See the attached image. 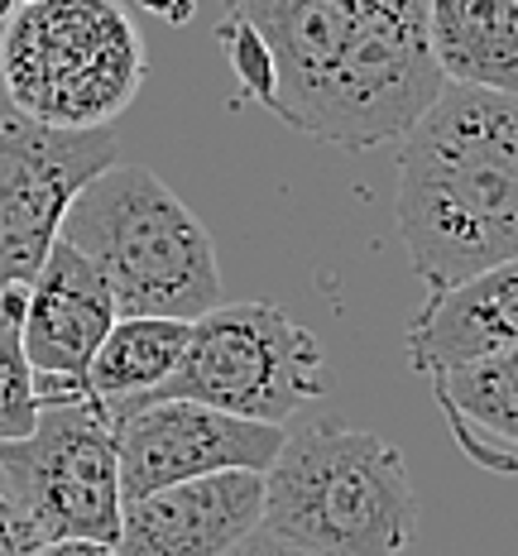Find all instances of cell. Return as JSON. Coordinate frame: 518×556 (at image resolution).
Masks as SVG:
<instances>
[{
    "label": "cell",
    "mask_w": 518,
    "mask_h": 556,
    "mask_svg": "<svg viewBox=\"0 0 518 556\" xmlns=\"http://www.w3.org/2000/svg\"><path fill=\"white\" fill-rule=\"evenodd\" d=\"M15 5H34V0H15Z\"/></svg>",
    "instance_id": "obj_23"
},
{
    "label": "cell",
    "mask_w": 518,
    "mask_h": 556,
    "mask_svg": "<svg viewBox=\"0 0 518 556\" xmlns=\"http://www.w3.org/2000/svg\"><path fill=\"white\" fill-rule=\"evenodd\" d=\"M222 556H321V552L298 547V542H288V538H279V532H269L260 523L255 532H245V538H240L230 552H222Z\"/></svg>",
    "instance_id": "obj_18"
},
{
    "label": "cell",
    "mask_w": 518,
    "mask_h": 556,
    "mask_svg": "<svg viewBox=\"0 0 518 556\" xmlns=\"http://www.w3.org/2000/svg\"><path fill=\"white\" fill-rule=\"evenodd\" d=\"M149 77L144 34L121 0H34L0 29V83L25 115L58 130H101Z\"/></svg>",
    "instance_id": "obj_5"
},
{
    "label": "cell",
    "mask_w": 518,
    "mask_h": 556,
    "mask_svg": "<svg viewBox=\"0 0 518 556\" xmlns=\"http://www.w3.org/2000/svg\"><path fill=\"white\" fill-rule=\"evenodd\" d=\"M115 317L121 312H115V298L101 283V274L58 236L43 254L39 274L29 278V303L25 321H20L39 408L87 399V365L97 345L106 341Z\"/></svg>",
    "instance_id": "obj_10"
},
{
    "label": "cell",
    "mask_w": 518,
    "mask_h": 556,
    "mask_svg": "<svg viewBox=\"0 0 518 556\" xmlns=\"http://www.w3.org/2000/svg\"><path fill=\"white\" fill-rule=\"evenodd\" d=\"M188 327L192 321L182 317H115L106 341L97 345V355L87 365V389L106 408L154 393L178 369Z\"/></svg>",
    "instance_id": "obj_15"
},
{
    "label": "cell",
    "mask_w": 518,
    "mask_h": 556,
    "mask_svg": "<svg viewBox=\"0 0 518 556\" xmlns=\"http://www.w3.org/2000/svg\"><path fill=\"white\" fill-rule=\"evenodd\" d=\"M264 475L260 470H216L198 480L164 484L154 494L125 500L115 556H222L245 532L260 528Z\"/></svg>",
    "instance_id": "obj_11"
},
{
    "label": "cell",
    "mask_w": 518,
    "mask_h": 556,
    "mask_svg": "<svg viewBox=\"0 0 518 556\" xmlns=\"http://www.w3.org/2000/svg\"><path fill=\"white\" fill-rule=\"evenodd\" d=\"M399 240L422 288L518 254V97L446 83L399 135Z\"/></svg>",
    "instance_id": "obj_2"
},
{
    "label": "cell",
    "mask_w": 518,
    "mask_h": 556,
    "mask_svg": "<svg viewBox=\"0 0 518 556\" xmlns=\"http://www.w3.org/2000/svg\"><path fill=\"white\" fill-rule=\"evenodd\" d=\"M115 159L121 144L111 125L58 130L0 97V288L39 274L67 202Z\"/></svg>",
    "instance_id": "obj_8"
},
{
    "label": "cell",
    "mask_w": 518,
    "mask_h": 556,
    "mask_svg": "<svg viewBox=\"0 0 518 556\" xmlns=\"http://www.w3.org/2000/svg\"><path fill=\"white\" fill-rule=\"evenodd\" d=\"M230 5H236V0H222V10H230Z\"/></svg>",
    "instance_id": "obj_22"
},
{
    "label": "cell",
    "mask_w": 518,
    "mask_h": 556,
    "mask_svg": "<svg viewBox=\"0 0 518 556\" xmlns=\"http://www.w3.org/2000/svg\"><path fill=\"white\" fill-rule=\"evenodd\" d=\"M432 393L476 466L518 475V345L432 375Z\"/></svg>",
    "instance_id": "obj_13"
},
{
    "label": "cell",
    "mask_w": 518,
    "mask_h": 556,
    "mask_svg": "<svg viewBox=\"0 0 518 556\" xmlns=\"http://www.w3.org/2000/svg\"><path fill=\"white\" fill-rule=\"evenodd\" d=\"M260 523L321 556H399L418 538V494L408 460L379 432L341 417L283 427L264 470Z\"/></svg>",
    "instance_id": "obj_3"
},
{
    "label": "cell",
    "mask_w": 518,
    "mask_h": 556,
    "mask_svg": "<svg viewBox=\"0 0 518 556\" xmlns=\"http://www.w3.org/2000/svg\"><path fill=\"white\" fill-rule=\"evenodd\" d=\"M58 236L101 283L121 317H202L222 303V264L212 230L144 164L101 168L67 202Z\"/></svg>",
    "instance_id": "obj_4"
},
{
    "label": "cell",
    "mask_w": 518,
    "mask_h": 556,
    "mask_svg": "<svg viewBox=\"0 0 518 556\" xmlns=\"http://www.w3.org/2000/svg\"><path fill=\"white\" fill-rule=\"evenodd\" d=\"M10 15H15V0H0V25H5Z\"/></svg>",
    "instance_id": "obj_21"
},
{
    "label": "cell",
    "mask_w": 518,
    "mask_h": 556,
    "mask_svg": "<svg viewBox=\"0 0 518 556\" xmlns=\"http://www.w3.org/2000/svg\"><path fill=\"white\" fill-rule=\"evenodd\" d=\"M121 437V500H140L164 484L216 470H269L283 427L206 408L192 399H154L115 417Z\"/></svg>",
    "instance_id": "obj_9"
},
{
    "label": "cell",
    "mask_w": 518,
    "mask_h": 556,
    "mask_svg": "<svg viewBox=\"0 0 518 556\" xmlns=\"http://www.w3.org/2000/svg\"><path fill=\"white\" fill-rule=\"evenodd\" d=\"M269 49L260 106L337 149H379L446 87L428 0H236Z\"/></svg>",
    "instance_id": "obj_1"
},
{
    "label": "cell",
    "mask_w": 518,
    "mask_h": 556,
    "mask_svg": "<svg viewBox=\"0 0 518 556\" xmlns=\"http://www.w3.org/2000/svg\"><path fill=\"white\" fill-rule=\"evenodd\" d=\"M144 15H159L164 25H192L198 15V0H135Z\"/></svg>",
    "instance_id": "obj_19"
},
{
    "label": "cell",
    "mask_w": 518,
    "mask_h": 556,
    "mask_svg": "<svg viewBox=\"0 0 518 556\" xmlns=\"http://www.w3.org/2000/svg\"><path fill=\"white\" fill-rule=\"evenodd\" d=\"M34 547H39V532H34L29 514L20 508L15 490L0 475V556H29Z\"/></svg>",
    "instance_id": "obj_17"
},
{
    "label": "cell",
    "mask_w": 518,
    "mask_h": 556,
    "mask_svg": "<svg viewBox=\"0 0 518 556\" xmlns=\"http://www.w3.org/2000/svg\"><path fill=\"white\" fill-rule=\"evenodd\" d=\"M25 303H29V283L0 288V442H15L39 422L34 369L25 361V341H20Z\"/></svg>",
    "instance_id": "obj_16"
},
{
    "label": "cell",
    "mask_w": 518,
    "mask_h": 556,
    "mask_svg": "<svg viewBox=\"0 0 518 556\" xmlns=\"http://www.w3.org/2000/svg\"><path fill=\"white\" fill-rule=\"evenodd\" d=\"M0 475L29 514L39 542H115L121 532V437L97 393L49 403L15 442H0Z\"/></svg>",
    "instance_id": "obj_7"
},
{
    "label": "cell",
    "mask_w": 518,
    "mask_h": 556,
    "mask_svg": "<svg viewBox=\"0 0 518 556\" xmlns=\"http://www.w3.org/2000/svg\"><path fill=\"white\" fill-rule=\"evenodd\" d=\"M29 556H115L106 542H83V538H63V542H39Z\"/></svg>",
    "instance_id": "obj_20"
},
{
    "label": "cell",
    "mask_w": 518,
    "mask_h": 556,
    "mask_svg": "<svg viewBox=\"0 0 518 556\" xmlns=\"http://www.w3.org/2000/svg\"><path fill=\"white\" fill-rule=\"evenodd\" d=\"M428 39L446 83L518 97V0H428Z\"/></svg>",
    "instance_id": "obj_14"
},
{
    "label": "cell",
    "mask_w": 518,
    "mask_h": 556,
    "mask_svg": "<svg viewBox=\"0 0 518 556\" xmlns=\"http://www.w3.org/2000/svg\"><path fill=\"white\" fill-rule=\"evenodd\" d=\"M327 393V351L293 312L274 303H216L192 317L178 369L144 399H130L115 417L154 399H192L250 422L288 427Z\"/></svg>",
    "instance_id": "obj_6"
},
{
    "label": "cell",
    "mask_w": 518,
    "mask_h": 556,
    "mask_svg": "<svg viewBox=\"0 0 518 556\" xmlns=\"http://www.w3.org/2000/svg\"><path fill=\"white\" fill-rule=\"evenodd\" d=\"M518 345V254L504 264L460 278L452 288L428 293L408 327V365L422 379L466 365L476 355L514 351Z\"/></svg>",
    "instance_id": "obj_12"
}]
</instances>
